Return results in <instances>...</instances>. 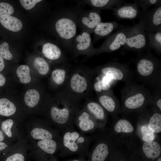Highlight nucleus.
<instances>
[{
  "label": "nucleus",
  "instance_id": "43",
  "mask_svg": "<svg viewBox=\"0 0 161 161\" xmlns=\"http://www.w3.org/2000/svg\"><path fill=\"white\" fill-rule=\"evenodd\" d=\"M4 139V134L2 131L0 129V141H2Z\"/></svg>",
  "mask_w": 161,
  "mask_h": 161
},
{
  "label": "nucleus",
  "instance_id": "46",
  "mask_svg": "<svg viewBox=\"0 0 161 161\" xmlns=\"http://www.w3.org/2000/svg\"><path fill=\"white\" fill-rule=\"evenodd\" d=\"M74 161H78V160H74Z\"/></svg>",
  "mask_w": 161,
  "mask_h": 161
},
{
  "label": "nucleus",
  "instance_id": "44",
  "mask_svg": "<svg viewBox=\"0 0 161 161\" xmlns=\"http://www.w3.org/2000/svg\"><path fill=\"white\" fill-rule=\"evenodd\" d=\"M84 141V138L82 137H79L77 139V143H83Z\"/></svg>",
  "mask_w": 161,
  "mask_h": 161
},
{
  "label": "nucleus",
  "instance_id": "31",
  "mask_svg": "<svg viewBox=\"0 0 161 161\" xmlns=\"http://www.w3.org/2000/svg\"><path fill=\"white\" fill-rule=\"evenodd\" d=\"M16 74L21 83L26 84L30 82V69L28 66L23 65L20 66L16 70Z\"/></svg>",
  "mask_w": 161,
  "mask_h": 161
},
{
  "label": "nucleus",
  "instance_id": "6",
  "mask_svg": "<svg viewBox=\"0 0 161 161\" xmlns=\"http://www.w3.org/2000/svg\"><path fill=\"white\" fill-rule=\"evenodd\" d=\"M131 28V27L123 28L106 38L100 46L96 48L93 55L111 52L123 47Z\"/></svg>",
  "mask_w": 161,
  "mask_h": 161
},
{
  "label": "nucleus",
  "instance_id": "32",
  "mask_svg": "<svg viewBox=\"0 0 161 161\" xmlns=\"http://www.w3.org/2000/svg\"><path fill=\"white\" fill-rule=\"evenodd\" d=\"M34 65L41 75H46L49 70V67L48 63L45 59L41 57H38L35 58Z\"/></svg>",
  "mask_w": 161,
  "mask_h": 161
},
{
  "label": "nucleus",
  "instance_id": "42",
  "mask_svg": "<svg viewBox=\"0 0 161 161\" xmlns=\"http://www.w3.org/2000/svg\"><path fill=\"white\" fill-rule=\"evenodd\" d=\"M4 61L2 57L0 56V71L4 69Z\"/></svg>",
  "mask_w": 161,
  "mask_h": 161
},
{
  "label": "nucleus",
  "instance_id": "16",
  "mask_svg": "<svg viewBox=\"0 0 161 161\" xmlns=\"http://www.w3.org/2000/svg\"><path fill=\"white\" fill-rule=\"evenodd\" d=\"M42 52L45 58L50 61L59 59L65 60V57L60 48L56 45L50 42L44 44Z\"/></svg>",
  "mask_w": 161,
  "mask_h": 161
},
{
  "label": "nucleus",
  "instance_id": "18",
  "mask_svg": "<svg viewBox=\"0 0 161 161\" xmlns=\"http://www.w3.org/2000/svg\"><path fill=\"white\" fill-rule=\"evenodd\" d=\"M50 114L54 122L57 124H63L68 120L70 112L67 107L59 108L56 106H53L50 109Z\"/></svg>",
  "mask_w": 161,
  "mask_h": 161
},
{
  "label": "nucleus",
  "instance_id": "28",
  "mask_svg": "<svg viewBox=\"0 0 161 161\" xmlns=\"http://www.w3.org/2000/svg\"><path fill=\"white\" fill-rule=\"evenodd\" d=\"M109 150L107 145L103 143L98 145L92 153V161H104L109 154Z\"/></svg>",
  "mask_w": 161,
  "mask_h": 161
},
{
  "label": "nucleus",
  "instance_id": "29",
  "mask_svg": "<svg viewBox=\"0 0 161 161\" xmlns=\"http://www.w3.org/2000/svg\"><path fill=\"white\" fill-rule=\"evenodd\" d=\"M86 107L89 112L97 119L100 120L104 119L105 112L99 103L95 102L90 101L87 103Z\"/></svg>",
  "mask_w": 161,
  "mask_h": 161
},
{
  "label": "nucleus",
  "instance_id": "3",
  "mask_svg": "<svg viewBox=\"0 0 161 161\" xmlns=\"http://www.w3.org/2000/svg\"><path fill=\"white\" fill-rule=\"evenodd\" d=\"M152 93L145 85L131 80L126 83L121 90V95L125 107L135 109L141 107L147 102L151 101Z\"/></svg>",
  "mask_w": 161,
  "mask_h": 161
},
{
  "label": "nucleus",
  "instance_id": "33",
  "mask_svg": "<svg viewBox=\"0 0 161 161\" xmlns=\"http://www.w3.org/2000/svg\"><path fill=\"white\" fill-rule=\"evenodd\" d=\"M154 132L159 133L161 131V115L158 113H155L151 117L148 125Z\"/></svg>",
  "mask_w": 161,
  "mask_h": 161
},
{
  "label": "nucleus",
  "instance_id": "41",
  "mask_svg": "<svg viewBox=\"0 0 161 161\" xmlns=\"http://www.w3.org/2000/svg\"><path fill=\"white\" fill-rule=\"evenodd\" d=\"M6 82V78L4 75L0 73V86H3Z\"/></svg>",
  "mask_w": 161,
  "mask_h": 161
},
{
  "label": "nucleus",
  "instance_id": "5",
  "mask_svg": "<svg viewBox=\"0 0 161 161\" xmlns=\"http://www.w3.org/2000/svg\"><path fill=\"white\" fill-rule=\"evenodd\" d=\"M147 37L143 24L139 20L137 24L131 27L123 49L141 53L147 47Z\"/></svg>",
  "mask_w": 161,
  "mask_h": 161
},
{
  "label": "nucleus",
  "instance_id": "10",
  "mask_svg": "<svg viewBox=\"0 0 161 161\" xmlns=\"http://www.w3.org/2000/svg\"><path fill=\"white\" fill-rule=\"evenodd\" d=\"M101 10L93 8L87 10H82L78 19V26L81 30L90 33L93 31L97 25L101 22Z\"/></svg>",
  "mask_w": 161,
  "mask_h": 161
},
{
  "label": "nucleus",
  "instance_id": "40",
  "mask_svg": "<svg viewBox=\"0 0 161 161\" xmlns=\"http://www.w3.org/2000/svg\"><path fill=\"white\" fill-rule=\"evenodd\" d=\"M8 147V145L3 142L0 141V151L5 149Z\"/></svg>",
  "mask_w": 161,
  "mask_h": 161
},
{
  "label": "nucleus",
  "instance_id": "39",
  "mask_svg": "<svg viewBox=\"0 0 161 161\" xmlns=\"http://www.w3.org/2000/svg\"><path fill=\"white\" fill-rule=\"evenodd\" d=\"M41 0H21L20 2L21 5L26 10H30L38 2Z\"/></svg>",
  "mask_w": 161,
  "mask_h": 161
},
{
  "label": "nucleus",
  "instance_id": "15",
  "mask_svg": "<svg viewBox=\"0 0 161 161\" xmlns=\"http://www.w3.org/2000/svg\"><path fill=\"white\" fill-rule=\"evenodd\" d=\"M79 3L86 4L94 9L112 10L115 7L122 5L125 1L121 0H86L78 1Z\"/></svg>",
  "mask_w": 161,
  "mask_h": 161
},
{
  "label": "nucleus",
  "instance_id": "36",
  "mask_svg": "<svg viewBox=\"0 0 161 161\" xmlns=\"http://www.w3.org/2000/svg\"><path fill=\"white\" fill-rule=\"evenodd\" d=\"M141 131L143 135V139L144 141H151L154 139V132L148 125L143 126L141 129Z\"/></svg>",
  "mask_w": 161,
  "mask_h": 161
},
{
  "label": "nucleus",
  "instance_id": "14",
  "mask_svg": "<svg viewBox=\"0 0 161 161\" xmlns=\"http://www.w3.org/2000/svg\"><path fill=\"white\" fill-rule=\"evenodd\" d=\"M119 26L115 21L102 22L99 23L94 30L93 43L105 38H107L112 34L113 32Z\"/></svg>",
  "mask_w": 161,
  "mask_h": 161
},
{
  "label": "nucleus",
  "instance_id": "2",
  "mask_svg": "<svg viewBox=\"0 0 161 161\" xmlns=\"http://www.w3.org/2000/svg\"><path fill=\"white\" fill-rule=\"evenodd\" d=\"M82 10L78 6L63 8L54 25L56 32L63 47L72 51L73 41L77 35L78 19Z\"/></svg>",
  "mask_w": 161,
  "mask_h": 161
},
{
  "label": "nucleus",
  "instance_id": "26",
  "mask_svg": "<svg viewBox=\"0 0 161 161\" xmlns=\"http://www.w3.org/2000/svg\"><path fill=\"white\" fill-rule=\"evenodd\" d=\"M67 70L64 67L54 70L51 73V78L54 82L58 85H63L67 79Z\"/></svg>",
  "mask_w": 161,
  "mask_h": 161
},
{
  "label": "nucleus",
  "instance_id": "17",
  "mask_svg": "<svg viewBox=\"0 0 161 161\" xmlns=\"http://www.w3.org/2000/svg\"><path fill=\"white\" fill-rule=\"evenodd\" d=\"M97 95L98 101L101 105L109 112L114 111L117 99L112 90Z\"/></svg>",
  "mask_w": 161,
  "mask_h": 161
},
{
  "label": "nucleus",
  "instance_id": "21",
  "mask_svg": "<svg viewBox=\"0 0 161 161\" xmlns=\"http://www.w3.org/2000/svg\"><path fill=\"white\" fill-rule=\"evenodd\" d=\"M28 145L23 139L19 141L13 149V153L8 156L5 161H25V157L23 151Z\"/></svg>",
  "mask_w": 161,
  "mask_h": 161
},
{
  "label": "nucleus",
  "instance_id": "19",
  "mask_svg": "<svg viewBox=\"0 0 161 161\" xmlns=\"http://www.w3.org/2000/svg\"><path fill=\"white\" fill-rule=\"evenodd\" d=\"M29 148L34 149H38L49 154H54L56 151L57 144L53 139L41 140L32 142Z\"/></svg>",
  "mask_w": 161,
  "mask_h": 161
},
{
  "label": "nucleus",
  "instance_id": "37",
  "mask_svg": "<svg viewBox=\"0 0 161 161\" xmlns=\"http://www.w3.org/2000/svg\"><path fill=\"white\" fill-rule=\"evenodd\" d=\"M0 56L8 60H11L13 56L9 50L8 44L6 42H3L0 45Z\"/></svg>",
  "mask_w": 161,
  "mask_h": 161
},
{
  "label": "nucleus",
  "instance_id": "13",
  "mask_svg": "<svg viewBox=\"0 0 161 161\" xmlns=\"http://www.w3.org/2000/svg\"><path fill=\"white\" fill-rule=\"evenodd\" d=\"M20 123H17L13 119L10 118L2 121L1 129L3 134L13 142L22 140V131L20 130Z\"/></svg>",
  "mask_w": 161,
  "mask_h": 161
},
{
  "label": "nucleus",
  "instance_id": "11",
  "mask_svg": "<svg viewBox=\"0 0 161 161\" xmlns=\"http://www.w3.org/2000/svg\"><path fill=\"white\" fill-rule=\"evenodd\" d=\"M112 10L116 17L122 19L136 18L139 16L140 12L139 7L134 2L125 3L115 7Z\"/></svg>",
  "mask_w": 161,
  "mask_h": 161
},
{
  "label": "nucleus",
  "instance_id": "34",
  "mask_svg": "<svg viewBox=\"0 0 161 161\" xmlns=\"http://www.w3.org/2000/svg\"><path fill=\"white\" fill-rule=\"evenodd\" d=\"M114 129L118 133H131L134 130V128L130 122L124 119L118 120L115 125Z\"/></svg>",
  "mask_w": 161,
  "mask_h": 161
},
{
  "label": "nucleus",
  "instance_id": "12",
  "mask_svg": "<svg viewBox=\"0 0 161 161\" xmlns=\"http://www.w3.org/2000/svg\"><path fill=\"white\" fill-rule=\"evenodd\" d=\"M27 138L31 142L41 140L52 139V133L42 127L38 123H29L27 126Z\"/></svg>",
  "mask_w": 161,
  "mask_h": 161
},
{
  "label": "nucleus",
  "instance_id": "4",
  "mask_svg": "<svg viewBox=\"0 0 161 161\" xmlns=\"http://www.w3.org/2000/svg\"><path fill=\"white\" fill-rule=\"evenodd\" d=\"M93 72L100 76L113 86L118 81L131 80L133 72L126 64L111 62L96 67Z\"/></svg>",
  "mask_w": 161,
  "mask_h": 161
},
{
  "label": "nucleus",
  "instance_id": "38",
  "mask_svg": "<svg viewBox=\"0 0 161 161\" xmlns=\"http://www.w3.org/2000/svg\"><path fill=\"white\" fill-rule=\"evenodd\" d=\"M14 12V8L10 4L7 3H0V17L4 15H10Z\"/></svg>",
  "mask_w": 161,
  "mask_h": 161
},
{
  "label": "nucleus",
  "instance_id": "35",
  "mask_svg": "<svg viewBox=\"0 0 161 161\" xmlns=\"http://www.w3.org/2000/svg\"><path fill=\"white\" fill-rule=\"evenodd\" d=\"M134 2L143 11H147L151 6L161 4V0H135Z\"/></svg>",
  "mask_w": 161,
  "mask_h": 161
},
{
  "label": "nucleus",
  "instance_id": "45",
  "mask_svg": "<svg viewBox=\"0 0 161 161\" xmlns=\"http://www.w3.org/2000/svg\"><path fill=\"white\" fill-rule=\"evenodd\" d=\"M157 161H161V158H159L158 160H157Z\"/></svg>",
  "mask_w": 161,
  "mask_h": 161
},
{
  "label": "nucleus",
  "instance_id": "24",
  "mask_svg": "<svg viewBox=\"0 0 161 161\" xmlns=\"http://www.w3.org/2000/svg\"><path fill=\"white\" fill-rule=\"evenodd\" d=\"M16 105L9 100L3 98L0 99V115L5 117L11 116L16 112Z\"/></svg>",
  "mask_w": 161,
  "mask_h": 161
},
{
  "label": "nucleus",
  "instance_id": "20",
  "mask_svg": "<svg viewBox=\"0 0 161 161\" xmlns=\"http://www.w3.org/2000/svg\"><path fill=\"white\" fill-rule=\"evenodd\" d=\"M0 22L4 27L14 32L19 31L23 27L22 23L20 20L10 15L0 17Z\"/></svg>",
  "mask_w": 161,
  "mask_h": 161
},
{
  "label": "nucleus",
  "instance_id": "25",
  "mask_svg": "<svg viewBox=\"0 0 161 161\" xmlns=\"http://www.w3.org/2000/svg\"><path fill=\"white\" fill-rule=\"evenodd\" d=\"M79 136V133L76 131L72 133L70 132L66 133L63 138L64 146L72 151H76L78 149V146L75 141L78 139Z\"/></svg>",
  "mask_w": 161,
  "mask_h": 161
},
{
  "label": "nucleus",
  "instance_id": "22",
  "mask_svg": "<svg viewBox=\"0 0 161 161\" xmlns=\"http://www.w3.org/2000/svg\"><path fill=\"white\" fill-rule=\"evenodd\" d=\"M143 150L145 156L150 158H155L160 155L161 149L160 145L153 141L145 142L143 146Z\"/></svg>",
  "mask_w": 161,
  "mask_h": 161
},
{
  "label": "nucleus",
  "instance_id": "9",
  "mask_svg": "<svg viewBox=\"0 0 161 161\" xmlns=\"http://www.w3.org/2000/svg\"><path fill=\"white\" fill-rule=\"evenodd\" d=\"M95 49L93 46L91 33L81 30L78 35H76L73 44L72 51L74 56L86 55L88 57L92 56Z\"/></svg>",
  "mask_w": 161,
  "mask_h": 161
},
{
  "label": "nucleus",
  "instance_id": "27",
  "mask_svg": "<svg viewBox=\"0 0 161 161\" xmlns=\"http://www.w3.org/2000/svg\"><path fill=\"white\" fill-rule=\"evenodd\" d=\"M40 98L39 94L37 90L34 89H30L25 93L24 102L27 107L33 108L38 104Z\"/></svg>",
  "mask_w": 161,
  "mask_h": 161
},
{
  "label": "nucleus",
  "instance_id": "30",
  "mask_svg": "<svg viewBox=\"0 0 161 161\" xmlns=\"http://www.w3.org/2000/svg\"><path fill=\"white\" fill-rule=\"evenodd\" d=\"M90 116L89 114L86 112H83L78 117L79 121V126L82 130L88 131L94 127V123L89 118Z\"/></svg>",
  "mask_w": 161,
  "mask_h": 161
},
{
  "label": "nucleus",
  "instance_id": "7",
  "mask_svg": "<svg viewBox=\"0 0 161 161\" xmlns=\"http://www.w3.org/2000/svg\"><path fill=\"white\" fill-rule=\"evenodd\" d=\"M85 71L82 68L78 69L74 71L67 78L68 88L72 95H82L89 90L91 87V79L93 73L88 77L84 73Z\"/></svg>",
  "mask_w": 161,
  "mask_h": 161
},
{
  "label": "nucleus",
  "instance_id": "8",
  "mask_svg": "<svg viewBox=\"0 0 161 161\" xmlns=\"http://www.w3.org/2000/svg\"><path fill=\"white\" fill-rule=\"evenodd\" d=\"M138 17L146 34L161 30V4L145 11H140Z\"/></svg>",
  "mask_w": 161,
  "mask_h": 161
},
{
  "label": "nucleus",
  "instance_id": "23",
  "mask_svg": "<svg viewBox=\"0 0 161 161\" xmlns=\"http://www.w3.org/2000/svg\"><path fill=\"white\" fill-rule=\"evenodd\" d=\"M148 39L149 48L154 50L158 54L161 53V30L146 34Z\"/></svg>",
  "mask_w": 161,
  "mask_h": 161
},
{
  "label": "nucleus",
  "instance_id": "1",
  "mask_svg": "<svg viewBox=\"0 0 161 161\" xmlns=\"http://www.w3.org/2000/svg\"><path fill=\"white\" fill-rule=\"evenodd\" d=\"M135 67L138 81L151 88L153 91H161V61L151 53L149 48L146 53H138Z\"/></svg>",
  "mask_w": 161,
  "mask_h": 161
}]
</instances>
